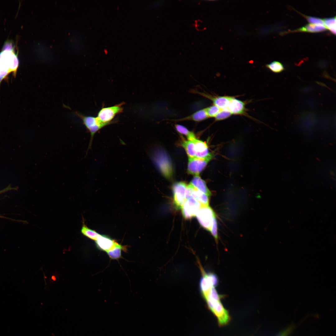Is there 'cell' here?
<instances>
[{
	"label": "cell",
	"mask_w": 336,
	"mask_h": 336,
	"mask_svg": "<svg viewBox=\"0 0 336 336\" xmlns=\"http://www.w3.org/2000/svg\"><path fill=\"white\" fill-rule=\"evenodd\" d=\"M190 184L208 196L211 195V193L208 188L206 182L200 178L199 175L195 176L191 181Z\"/></svg>",
	"instance_id": "obj_13"
},
{
	"label": "cell",
	"mask_w": 336,
	"mask_h": 336,
	"mask_svg": "<svg viewBox=\"0 0 336 336\" xmlns=\"http://www.w3.org/2000/svg\"><path fill=\"white\" fill-rule=\"evenodd\" d=\"M18 66L17 57L12 51L5 50L0 54V85L11 72L15 76Z\"/></svg>",
	"instance_id": "obj_1"
},
{
	"label": "cell",
	"mask_w": 336,
	"mask_h": 336,
	"mask_svg": "<svg viewBox=\"0 0 336 336\" xmlns=\"http://www.w3.org/2000/svg\"><path fill=\"white\" fill-rule=\"evenodd\" d=\"M266 66L272 72L275 73H280L285 69L282 63L277 61H273L266 64Z\"/></svg>",
	"instance_id": "obj_21"
},
{
	"label": "cell",
	"mask_w": 336,
	"mask_h": 336,
	"mask_svg": "<svg viewBox=\"0 0 336 336\" xmlns=\"http://www.w3.org/2000/svg\"><path fill=\"white\" fill-rule=\"evenodd\" d=\"M202 206L199 202L192 197L186 199L181 208L183 216L186 219H191L195 216Z\"/></svg>",
	"instance_id": "obj_7"
},
{
	"label": "cell",
	"mask_w": 336,
	"mask_h": 336,
	"mask_svg": "<svg viewBox=\"0 0 336 336\" xmlns=\"http://www.w3.org/2000/svg\"><path fill=\"white\" fill-rule=\"evenodd\" d=\"M95 241L98 249L106 252L114 247L117 243L110 237L100 234Z\"/></svg>",
	"instance_id": "obj_10"
},
{
	"label": "cell",
	"mask_w": 336,
	"mask_h": 336,
	"mask_svg": "<svg viewBox=\"0 0 336 336\" xmlns=\"http://www.w3.org/2000/svg\"><path fill=\"white\" fill-rule=\"evenodd\" d=\"M217 227V223L215 217L213 219L210 231L216 241H217L218 237Z\"/></svg>",
	"instance_id": "obj_25"
},
{
	"label": "cell",
	"mask_w": 336,
	"mask_h": 336,
	"mask_svg": "<svg viewBox=\"0 0 336 336\" xmlns=\"http://www.w3.org/2000/svg\"><path fill=\"white\" fill-rule=\"evenodd\" d=\"M82 233L89 238L95 240L100 234L94 230L88 227L83 223L81 228Z\"/></svg>",
	"instance_id": "obj_19"
},
{
	"label": "cell",
	"mask_w": 336,
	"mask_h": 336,
	"mask_svg": "<svg viewBox=\"0 0 336 336\" xmlns=\"http://www.w3.org/2000/svg\"><path fill=\"white\" fill-rule=\"evenodd\" d=\"M156 151L152 155L153 161L155 164L163 163L159 169L162 174L166 178H169L171 175L172 169L169 159L164 152Z\"/></svg>",
	"instance_id": "obj_6"
},
{
	"label": "cell",
	"mask_w": 336,
	"mask_h": 336,
	"mask_svg": "<svg viewBox=\"0 0 336 336\" xmlns=\"http://www.w3.org/2000/svg\"><path fill=\"white\" fill-rule=\"evenodd\" d=\"M232 114L227 108L221 109L215 117L216 121L225 119L229 117Z\"/></svg>",
	"instance_id": "obj_23"
},
{
	"label": "cell",
	"mask_w": 336,
	"mask_h": 336,
	"mask_svg": "<svg viewBox=\"0 0 336 336\" xmlns=\"http://www.w3.org/2000/svg\"><path fill=\"white\" fill-rule=\"evenodd\" d=\"M195 145V157L200 158L212 159V155L209 152L208 147L206 142L195 138L193 140Z\"/></svg>",
	"instance_id": "obj_11"
},
{
	"label": "cell",
	"mask_w": 336,
	"mask_h": 336,
	"mask_svg": "<svg viewBox=\"0 0 336 336\" xmlns=\"http://www.w3.org/2000/svg\"><path fill=\"white\" fill-rule=\"evenodd\" d=\"M122 250L126 251L127 246L122 245L117 243L114 247L106 252V253L110 259H118L121 257Z\"/></svg>",
	"instance_id": "obj_17"
},
{
	"label": "cell",
	"mask_w": 336,
	"mask_h": 336,
	"mask_svg": "<svg viewBox=\"0 0 336 336\" xmlns=\"http://www.w3.org/2000/svg\"><path fill=\"white\" fill-rule=\"evenodd\" d=\"M75 113L82 120L87 130L90 133V138L87 149L88 151L91 147L93 138L96 133L109 124L102 123L96 117L85 115L77 111Z\"/></svg>",
	"instance_id": "obj_2"
},
{
	"label": "cell",
	"mask_w": 336,
	"mask_h": 336,
	"mask_svg": "<svg viewBox=\"0 0 336 336\" xmlns=\"http://www.w3.org/2000/svg\"><path fill=\"white\" fill-rule=\"evenodd\" d=\"M181 145L185 150L189 158L195 157V145L193 140H184L182 142Z\"/></svg>",
	"instance_id": "obj_18"
},
{
	"label": "cell",
	"mask_w": 336,
	"mask_h": 336,
	"mask_svg": "<svg viewBox=\"0 0 336 336\" xmlns=\"http://www.w3.org/2000/svg\"><path fill=\"white\" fill-rule=\"evenodd\" d=\"M205 109L198 110L190 115L179 119L174 120L176 121L192 120L195 122H200L208 118Z\"/></svg>",
	"instance_id": "obj_14"
},
{
	"label": "cell",
	"mask_w": 336,
	"mask_h": 336,
	"mask_svg": "<svg viewBox=\"0 0 336 336\" xmlns=\"http://www.w3.org/2000/svg\"><path fill=\"white\" fill-rule=\"evenodd\" d=\"M327 29L324 25L320 24L308 23L305 26L296 30L290 31V32L303 31L310 32H316L323 31Z\"/></svg>",
	"instance_id": "obj_15"
},
{
	"label": "cell",
	"mask_w": 336,
	"mask_h": 336,
	"mask_svg": "<svg viewBox=\"0 0 336 336\" xmlns=\"http://www.w3.org/2000/svg\"><path fill=\"white\" fill-rule=\"evenodd\" d=\"M324 25L327 29L329 30L331 32L335 35L336 34V16L323 19Z\"/></svg>",
	"instance_id": "obj_22"
},
{
	"label": "cell",
	"mask_w": 336,
	"mask_h": 336,
	"mask_svg": "<svg viewBox=\"0 0 336 336\" xmlns=\"http://www.w3.org/2000/svg\"><path fill=\"white\" fill-rule=\"evenodd\" d=\"M211 158H200L197 157L189 158L187 172L190 174L198 175L204 169Z\"/></svg>",
	"instance_id": "obj_8"
},
{
	"label": "cell",
	"mask_w": 336,
	"mask_h": 336,
	"mask_svg": "<svg viewBox=\"0 0 336 336\" xmlns=\"http://www.w3.org/2000/svg\"><path fill=\"white\" fill-rule=\"evenodd\" d=\"M17 188L11 187L10 185L5 189L0 191V194L9 190H17Z\"/></svg>",
	"instance_id": "obj_27"
},
{
	"label": "cell",
	"mask_w": 336,
	"mask_h": 336,
	"mask_svg": "<svg viewBox=\"0 0 336 336\" xmlns=\"http://www.w3.org/2000/svg\"><path fill=\"white\" fill-rule=\"evenodd\" d=\"M124 102L110 107H103L98 112L96 117L102 123L109 125L115 123L117 120H114L115 116L122 113L123 110L122 106Z\"/></svg>",
	"instance_id": "obj_3"
},
{
	"label": "cell",
	"mask_w": 336,
	"mask_h": 336,
	"mask_svg": "<svg viewBox=\"0 0 336 336\" xmlns=\"http://www.w3.org/2000/svg\"><path fill=\"white\" fill-rule=\"evenodd\" d=\"M175 127L178 132L186 136L188 140H193L196 138L194 133L189 130L184 126L180 124H176L175 125Z\"/></svg>",
	"instance_id": "obj_20"
},
{
	"label": "cell",
	"mask_w": 336,
	"mask_h": 336,
	"mask_svg": "<svg viewBox=\"0 0 336 336\" xmlns=\"http://www.w3.org/2000/svg\"><path fill=\"white\" fill-rule=\"evenodd\" d=\"M227 109L232 114H244L245 104L242 101L233 98L231 101Z\"/></svg>",
	"instance_id": "obj_12"
},
{
	"label": "cell",
	"mask_w": 336,
	"mask_h": 336,
	"mask_svg": "<svg viewBox=\"0 0 336 336\" xmlns=\"http://www.w3.org/2000/svg\"><path fill=\"white\" fill-rule=\"evenodd\" d=\"M208 117H215L221 110L217 106L213 105L204 108Z\"/></svg>",
	"instance_id": "obj_24"
},
{
	"label": "cell",
	"mask_w": 336,
	"mask_h": 336,
	"mask_svg": "<svg viewBox=\"0 0 336 336\" xmlns=\"http://www.w3.org/2000/svg\"><path fill=\"white\" fill-rule=\"evenodd\" d=\"M196 216L200 225L210 231L213 219L216 217L212 208L209 206H202L198 212Z\"/></svg>",
	"instance_id": "obj_4"
},
{
	"label": "cell",
	"mask_w": 336,
	"mask_h": 336,
	"mask_svg": "<svg viewBox=\"0 0 336 336\" xmlns=\"http://www.w3.org/2000/svg\"><path fill=\"white\" fill-rule=\"evenodd\" d=\"M187 187V184L183 182L175 183L172 186L174 203L177 209L181 208L186 200Z\"/></svg>",
	"instance_id": "obj_5"
},
{
	"label": "cell",
	"mask_w": 336,
	"mask_h": 336,
	"mask_svg": "<svg viewBox=\"0 0 336 336\" xmlns=\"http://www.w3.org/2000/svg\"><path fill=\"white\" fill-rule=\"evenodd\" d=\"M191 197L197 200L203 206H209V196L198 190L194 186L191 194Z\"/></svg>",
	"instance_id": "obj_16"
},
{
	"label": "cell",
	"mask_w": 336,
	"mask_h": 336,
	"mask_svg": "<svg viewBox=\"0 0 336 336\" xmlns=\"http://www.w3.org/2000/svg\"><path fill=\"white\" fill-rule=\"evenodd\" d=\"M191 92L199 95L210 100L212 101L214 105L217 106L221 109L227 108L231 101L234 98L233 97L230 96H215L195 90H192Z\"/></svg>",
	"instance_id": "obj_9"
},
{
	"label": "cell",
	"mask_w": 336,
	"mask_h": 336,
	"mask_svg": "<svg viewBox=\"0 0 336 336\" xmlns=\"http://www.w3.org/2000/svg\"><path fill=\"white\" fill-rule=\"evenodd\" d=\"M303 16H304L307 20L308 22L314 23L316 24H320L323 25H324V23L323 19L319 17H317L314 16H307L306 15H303L302 14Z\"/></svg>",
	"instance_id": "obj_26"
}]
</instances>
